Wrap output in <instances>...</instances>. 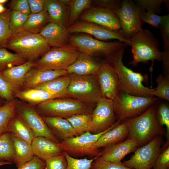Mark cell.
Wrapping results in <instances>:
<instances>
[{"instance_id": "53", "label": "cell", "mask_w": 169, "mask_h": 169, "mask_svg": "<svg viewBox=\"0 0 169 169\" xmlns=\"http://www.w3.org/2000/svg\"><path fill=\"white\" fill-rule=\"evenodd\" d=\"M45 0H28L31 13H40L44 10Z\"/></svg>"}, {"instance_id": "28", "label": "cell", "mask_w": 169, "mask_h": 169, "mask_svg": "<svg viewBox=\"0 0 169 169\" xmlns=\"http://www.w3.org/2000/svg\"><path fill=\"white\" fill-rule=\"evenodd\" d=\"M15 98L34 106L50 99L61 98L44 90L35 88L20 91L15 94Z\"/></svg>"}, {"instance_id": "43", "label": "cell", "mask_w": 169, "mask_h": 169, "mask_svg": "<svg viewBox=\"0 0 169 169\" xmlns=\"http://www.w3.org/2000/svg\"><path fill=\"white\" fill-rule=\"evenodd\" d=\"M91 169H134L125 165L120 161L113 162L101 160L96 157L92 162Z\"/></svg>"}, {"instance_id": "47", "label": "cell", "mask_w": 169, "mask_h": 169, "mask_svg": "<svg viewBox=\"0 0 169 169\" xmlns=\"http://www.w3.org/2000/svg\"><path fill=\"white\" fill-rule=\"evenodd\" d=\"M153 169H169V146L162 150L157 158Z\"/></svg>"}, {"instance_id": "23", "label": "cell", "mask_w": 169, "mask_h": 169, "mask_svg": "<svg viewBox=\"0 0 169 169\" xmlns=\"http://www.w3.org/2000/svg\"><path fill=\"white\" fill-rule=\"evenodd\" d=\"M44 10L47 12L51 22L67 29L69 6L62 4L58 0H45Z\"/></svg>"}, {"instance_id": "40", "label": "cell", "mask_w": 169, "mask_h": 169, "mask_svg": "<svg viewBox=\"0 0 169 169\" xmlns=\"http://www.w3.org/2000/svg\"><path fill=\"white\" fill-rule=\"evenodd\" d=\"M64 153L67 162V169H91L92 163L96 158L79 159L71 156L65 152Z\"/></svg>"}, {"instance_id": "41", "label": "cell", "mask_w": 169, "mask_h": 169, "mask_svg": "<svg viewBox=\"0 0 169 169\" xmlns=\"http://www.w3.org/2000/svg\"><path fill=\"white\" fill-rule=\"evenodd\" d=\"M156 117L159 125L161 127L166 126V129L167 140L166 144L169 143V106L166 103H162L157 109Z\"/></svg>"}, {"instance_id": "18", "label": "cell", "mask_w": 169, "mask_h": 169, "mask_svg": "<svg viewBox=\"0 0 169 169\" xmlns=\"http://www.w3.org/2000/svg\"><path fill=\"white\" fill-rule=\"evenodd\" d=\"M138 147L139 144L135 139L127 137L121 142L104 148L98 157L109 162H119L121 161L126 155L134 151Z\"/></svg>"}, {"instance_id": "5", "label": "cell", "mask_w": 169, "mask_h": 169, "mask_svg": "<svg viewBox=\"0 0 169 169\" xmlns=\"http://www.w3.org/2000/svg\"><path fill=\"white\" fill-rule=\"evenodd\" d=\"M96 105L70 97L50 99L35 106L42 117L58 116L66 118L79 114H91Z\"/></svg>"}, {"instance_id": "42", "label": "cell", "mask_w": 169, "mask_h": 169, "mask_svg": "<svg viewBox=\"0 0 169 169\" xmlns=\"http://www.w3.org/2000/svg\"><path fill=\"white\" fill-rule=\"evenodd\" d=\"M17 93L9 82L0 74V97L7 102H9L15 98Z\"/></svg>"}, {"instance_id": "58", "label": "cell", "mask_w": 169, "mask_h": 169, "mask_svg": "<svg viewBox=\"0 0 169 169\" xmlns=\"http://www.w3.org/2000/svg\"><path fill=\"white\" fill-rule=\"evenodd\" d=\"M8 0H0V4H3L8 2Z\"/></svg>"}, {"instance_id": "32", "label": "cell", "mask_w": 169, "mask_h": 169, "mask_svg": "<svg viewBox=\"0 0 169 169\" xmlns=\"http://www.w3.org/2000/svg\"><path fill=\"white\" fill-rule=\"evenodd\" d=\"M13 136L8 131L0 135V161L14 163Z\"/></svg>"}, {"instance_id": "19", "label": "cell", "mask_w": 169, "mask_h": 169, "mask_svg": "<svg viewBox=\"0 0 169 169\" xmlns=\"http://www.w3.org/2000/svg\"><path fill=\"white\" fill-rule=\"evenodd\" d=\"M67 74L65 70H44L33 68L26 74L21 90L35 88L55 78Z\"/></svg>"}, {"instance_id": "9", "label": "cell", "mask_w": 169, "mask_h": 169, "mask_svg": "<svg viewBox=\"0 0 169 169\" xmlns=\"http://www.w3.org/2000/svg\"><path fill=\"white\" fill-rule=\"evenodd\" d=\"M69 43L80 52L92 56H104L107 58L115 54L126 44L117 40L113 42L101 41L90 35L80 33L73 35L69 38Z\"/></svg>"}, {"instance_id": "11", "label": "cell", "mask_w": 169, "mask_h": 169, "mask_svg": "<svg viewBox=\"0 0 169 169\" xmlns=\"http://www.w3.org/2000/svg\"><path fill=\"white\" fill-rule=\"evenodd\" d=\"M146 11L130 0H123L120 7L114 11L119 19L124 37L129 40L142 28L141 14Z\"/></svg>"}, {"instance_id": "59", "label": "cell", "mask_w": 169, "mask_h": 169, "mask_svg": "<svg viewBox=\"0 0 169 169\" xmlns=\"http://www.w3.org/2000/svg\"><path fill=\"white\" fill-rule=\"evenodd\" d=\"M1 106V105H0V106Z\"/></svg>"}, {"instance_id": "10", "label": "cell", "mask_w": 169, "mask_h": 169, "mask_svg": "<svg viewBox=\"0 0 169 169\" xmlns=\"http://www.w3.org/2000/svg\"><path fill=\"white\" fill-rule=\"evenodd\" d=\"M80 53L69 44L54 47L34 61L33 68L44 70H65L75 61Z\"/></svg>"}, {"instance_id": "50", "label": "cell", "mask_w": 169, "mask_h": 169, "mask_svg": "<svg viewBox=\"0 0 169 169\" xmlns=\"http://www.w3.org/2000/svg\"><path fill=\"white\" fill-rule=\"evenodd\" d=\"M122 0H95L92 3L96 7L115 11L121 7Z\"/></svg>"}, {"instance_id": "30", "label": "cell", "mask_w": 169, "mask_h": 169, "mask_svg": "<svg viewBox=\"0 0 169 169\" xmlns=\"http://www.w3.org/2000/svg\"><path fill=\"white\" fill-rule=\"evenodd\" d=\"M70 81V77L68 74L43 83L35 89L44 90L60 98L67 97L66 91Z\"/></svg>"}, {"instance_id": "55", "label": "cell", "mask_w": 169, "mask_h": 169, "mask_svg": "<svg viewBox=\"0 0 169 169\" xmlns=\"http://www.w3.org/2000/svg\"><path fill=\"white\" fill-rule=\"evenodd\" d=\"M7 9L4 7L3 4H0V13L4 12Z\"/></svg>"}, {"instance_id": "26", "label": "cell", "mask_w": 169, "mask_h": 169, "mask_svg": "<svg viewBox=\"0 0 169 169\" xmlns=\"http://www.w3.org/2000/svg\"><path fill=\"white\" fill-rule=\"evenodd\" d=\"M129 130L125 120L103 134L95 143L96 148H104L121 142L127 137Z\"/></svg>"}, {"instance_id": "60", "label": "cell", "mask_w": 169, "mask_h": 169, "mask_svg": "<svg viewBox=\"0 0 169 169\" xmlns=\"http://www.w3.org/2000/svg\"><path fill=\"white\" fill-rule=\"evenodd\" d=\"M151 169H153V168H152Z\"/></svg>"}, {"instance_id": "33", "label": "cell", "mask_w": 169, "mask_h": 169, "mask_svg": "<svg viewBox=\"0 0 169 169\" xmlns=\"http://www.w3.org/2000/svg\"><path fill=\"white\" fill-rule=\"evenodd\" d=\"M19 101L15 98L0 106V135L6 131L8 122L16 113Z\"/></svg>"}, {"instance_id": "1", "label": "cell", "mask_w": 169, "mask_h": 169, "mask_svg": "<svg viewBox=\"0 0 169 169\" xmlns=\"http://www.w3.org/2000/svg\"><path fill=\"white\" fill-rule=\"evenodd\" d=\"M125 48H121L115 54L107 58L117 74L119 92L137 96H152L154 88L144 86L142 82L147 79L145 75L133 71L124 64L122 59Z\"/></svg>"}, {"instance_id": "2", "label": "cell", "mask_w": 169, "mask_h": 169, "mask_svg": "<svg viewBox=\"0 0 169 169\" xmlns=\"http://www.w3.org/2000/svg\"><path fill=\"white\" fill-rule=\"evenodd\" d=\"M156 111L157 108L153 105L140 115L124 120L129 130L127 137L135 139L139 147L165 134L164 129L158 123Z\"/></svg>"}, {"instance_id": "4", "label": "cell", "mask_w": 169, "mask_h": 169, "mask_svg": "<svg viewBox=\"0 0 169 169\" xmlns=\"http://www.w3.org/2000/svg\"><path fill=\"white\" fill-rule=\"evenodd\" d=\"M129 40L133 57L130 64L136 67L139 63L151 61L150 69L152 71L154 60L161 61L159 40L149 30L142 28Z\"/></svg>"}, {"instance_id": "48", "label": "cell", "mask_w": 169, "mask_h": 169, "mask_svg": "<svg viewBox=\"0 0 169 169\" xmlns=\"http://www.w3.org/2000/svg\"><path fill=\"white\" fill-rule=\"evenodd\" d=\"M141 17L144 23L146 22L156 28H159L162 16L151 12L145 11L142 13Z\"/></svg>"}, {"instance_id": "22", "label": "cell", "mask_w": 169, "mask_h": 169, "mask_svg": "<svg viewBox=\"0 0 169 169\" xmlns=\"http://www.w3.org/2000/svg\"><path fill=\"white\" fill-rule=\"evenodd\" d=\"M59 144L41 136L35 137L31 143L34 156L44 161L49 158L64 153Z\"/></svg>"}, {"instance_id": "46", "label": "cell", "mask_w": 169, "mask_h": 169, "mask_svg": "<svg viewBox=\"0 0 169 169\" xmlns=\"http://www.w3.org/2000/svg\"><path fill=\"white\" fill-rule=\"evenodd\" d=\"M159 28L162 38L164 49H169V14L162 16Z\"/></svg>"}, {"instance_id": "16", "label": "cell", "mask_w": 169, "mask_h": 169, "mask_svg": "<svg viewBox=\"0 0 169 169\" xmlns=\"http://www.w3.org/2000/svg\"><path fill=\"white\" fill-rule=\"evenodd\" d=\"M78 18L82 21L93 23L111 31L122 32L118 18L112 10L91 6L83 12Z\"/></svg>"}, {"instance_id": "14", "label": "cell", "mask_w": 169, "mask_h": 169, "mask_svg": "<svg viewBox=\"0 0 169 169\" xmlns=\"http://www.w3.org/2000/svg\"><path fill=\"white\" fill-rule=\"evenodd\" d=\"M16 113L31 129L35 137H44L56 143H59L60 141L52 132L35 106L25 102L19 101Z\"/></svg>"}, {"instance_id": "27", "label": "cell", "mask_w": 169, "mask_h": 169, "mask_svg": "<svg viewBox=\"0 0 169 169\" xmlns=\"http://www.w3.org/2000/svg\"><path fill=\"white\" fill-rule=\"evenodd\" d=\"M14 163L18 168L34 156L31 144L13 135Z\"/></svg>"}, {"instance_id": "54", "label": "cell", "mask_w": 169, "mask_h": 169, "mask_svg": "<svg viewBox=\"0 0 169 169\" xmlns=\"http://www.w3.org/2000/svg\"><path fill=\"white\" fill-rule=\"evenodd\" d=\"M58 1L64 5L69 6L71 0H58Z\"/></svg>"}, {"instance_id": "17", "label": "cell", "mask_w": 169, "mask_h": 169, "mask_svg": "<svg viewBox=\"0 0 169 169\" xmlns=\"http://www.w3.org/2000/svg\"><path fill=\"white\" fill-rule=\"evenodd\" d=\"M102 97L113 100L119 92L118 76L107 61H103L96 74Z\"/></svg>"}, {"instance_id": "44", "label": "cell", "mask_w": 169, "mask_h": 169, "mask_svg": "<svg viewBox=\"0 0 169 169\" xmlns=\"http://www.w3.org/2000/svg\"><path fill=\"white\" fill-rule=\"evenodd\" d=\"M45 161L44 169H67V162L64 153L49 158Z\"/></svg>"}, {"instance_id": "56", "label": "cell", "mask_w": 169, "mask_h": 169, "mask_svg": "<svg viewBox=\"0 0 169 169\" xmlns=\"http://www.w3.org/2000/svg\"><path fill=\"white\" fill-rule=\"evenodd\" d=\"M13 163L7 161H0V167L3 165H9Z\"/></svg>"}, {"instance_id": "20", "label": "cell", "mask_w": 169, "mask_h": 169, "mask_svg": "<svg viewBox=\"0 0 169 169\" xmlns=\"http://www.w3.org/2000/svg\"><path fill=\"white\" fill-rule=\"evenodd\" d=\"M103 62L97 60L91 56L82 53L66 69L68 74L80 76L95 75Z\"/></svg>"}, {"instance_id": "37", "label": "cell", "mask_w": 169, "mask_h": 169, "mask_svg": "<svg viewBox=\"0 0 169 169\" xmlns=\"http://www.w3.org/2000/svg\"><path fill=\"white\" fill-rule=\"evenodd\" d=\"M11 9H7L0 13V49L6 48L7 44L13 34L9 25V15Z\"/></svg>"}, {"instance_id": "34", "label": "cell", "mask_w": 169, "mask_h": 169, "mask_svg": "<svg viewBox=\"0 0 169 169\" xmlns=\"http://www.w3.org/2000/svg\"><path fill=\"white\" fill-rule=\"evenodd\" d=\"M27 61L19 55L9 52L5 48L0 49V72L12 66L23 64Z\"/></svg>"}, {"instance_id": "39", "label": "cell", "mask_w": 169, "mask_h": 169, "mask_svg": "<svg viewBox=\"0 0 169 169\" xmlns=\"http://www.w3.org/2000/svg\"><path fill=\"white\" fill-rule=\"evenodd\" d=\"M28 15L11 10L9 15V25L13 34L22 30Z\"/></svg>"}, {"instance_id": "7", "label": "cell", "mask_w": 169, "mask_h": 169, "mask_svg": "<svg viewBox=\"0 0 169 169\" xmlns=\"http://www.w3.org/2000/svg\"><path fill=\"white\" fill-rule=\"evenodd\" d=\"M158 99L154 96H137L119 92L113 100L116 121L121 122L140 115Z\"/></svg>"}, {"instance_id": "36", "label": "cell", "mask_w": 169, "mask_h": 169, "mask_svg": "<svg viewBox=\"0 0 169 169\" xmlns=\"http://www.w3.org/2000/svg\"><path fill=\"white\" fill-rule=\"evenodd\" d=\"M92 3L91 0H71L69 6L68 27L74 24L83 12L90 8Z\"/></svg>"}, {"instance_id": "12", "label": "cell", "mask_w": 169, "mask_h": 169, "mask_svg": "<svg viewBox=\"0 0 169 169\" xmlns=\"http://www.w3.org/2000/svg\"><path fill=\"white\" fill-rule=\"evenodd\" d=\"M162 136L156 137L149 142L138 147L128 160L122 163L134 169H151L161 150Z\"/></svg>"}, {"instance_id": "8", "label": "cell", "mask_w": 169, "mask_h": 169, "mask_svg": "<svg viewBox=\"0 0 169 169\" xmlns=\"http://www.w3.org/2000/svg\"><path fill=\"white\" fill-rule=\"evenodd\" d=\"M68 74L70 77V81L66 91L67 97L96 105L102 97L96 75Z\"/></svg>"}, {"instance_id": "38", "label": "cell", "mask_w": 169, "mask_h": 169, "mask_svg": "<svg viewBox=\"0 0 169 169\" xmlns=\"http://www.w3.org/2000/svg\"><path fill=\"white\" fill-rule=\"evenodd\" d=\"M157 86L152 92V96H156L169 101V78L160 74L156 79Z\"/></svg>"}, {"instance_id": "31", "label": "cell", "mask_w": 169, "mask_h": 169, "mask_svg": "<svg viewBox=\"0 0 169 169\" xmlns=\"http://www.w3.org/2000/svg\"><path fill=\"white\" fill-rule=\"evenodd\" d=\"M51 21L47 12L43 10L36 13H31L23 26L22 30L38 34Z\"/></svg>"}, {"instance_id": "52", "label": "cell", "mask_w": 169, "mask_h": 169, "mask_svg": "<svg viewBox=\"0 0 169 169\" xmlns=\"http://www.w3.org/2000/svg\"><path fill=\"white\" fill-rule=\"evenodd\" d=\"M163 71V75L169 78V49H164L161 52V61Z\"/></svg>"}, {"instance_id": "15", "label": "cell", "mask_w": 169, "mask_h": 169, "mask_svg": "<svg viewBox=\"0 0 169 169\" xmlns=\"http://www.w3.org/2000/svg\"><path fill=\"white\" fill-rule=\"evenodd\" d=\"M68 33H81L93 36L96 39L102 41L111 39L118 41L130 45L129 40L126 39L122 32L108 29L95 23L82 21L74 23L67 29Z\"/></svg>"}, {"instance_id": "49", "label": "cell", "mask_w": 169, "mask_h": 169, "mask_svg": "<svg viewBox=\"0 0 169 169\" xmlns=\"http://www.w3.org/2000/svg\"><path fill=\"white\" fill-rule=\"evenodd\" d=\"M9 6L11 10L27 15L31 13L28 0H11Z\"/></svg>"}, {"instance_id": "29", "label": "cell", "mask_w": 169, "mask_h": 169, "mask_svg": "<svg viewBox=\"0 0 169 169\" xmlns=\"http://www.w3.org/2000/svg\"><path fill=\"white\" fill-rule=\"evenodd\" d=\"M6 131L30 144L35 137L31 129L16 113L8 122Z\"/></svg>"}, {"instance_id": "51", "label": "cell", "mask_w": 169, "mask_h": 169, "mask_svg": "<svg viewBox=\"0 0 169 169\" xmlns=\"http://www.w3.org/2000/svg\"><path fill=\"white\" fill-rule=\"evenodd\" d=\"M45 162L35 156L29 161L18 167V169H44Z\"/></svg>"}, {"instance_id": "13", "label": "cell", "mask_w": 169, "mask_h": 169, "mask_svg": "<svg viewBox=\"0 0 169 169\" xmlns=\"http://www.w3.org/2000/svg\"><path fill=\"white\" fill-rule=\"evenodd\" d=\"M92 119L87 131L97 134L108 130L116 122L113 100L102 97L92 113Z\"/></svg>"}, {"instance_id": "3", "label": "cell", "mask_w": 169, "mask_h": 169, "mask_svg": "<svg viewBox=\"0 0 169 169\" xmlns=\"http://www.w3.org/2000/svg\"><path fill=\"white\" fill-rule=\"evenodd\" d=\"M5 48L14 51L27 61H35L50 47L39 34L22 30L13 34Z\"/></svg>"}, {"instance_id": "25", "label": "cell", "mask_w": 169, "mask_h": 169, "mask_svg": "<svg viewBox=\"0 0 169 169\" xmlns=\"http://www.w3.org/2000/svg\"><path fill=\"white\" fill-rule=\"evenodd\" d=\"M42 117L58 139H59L62 141L68 138L77 136L71 124L65 118L58 116Z\"/></svg>"}, {"instance_id": "24", "label": "cell", "mask_w": 169, "mask_h": 169, "mask_svg": "<svg viewBox=\"0 0 169 169\" xmlns=\"http://www.w3.org/2000/svg\"><path fill=\"white\" fill-rule=\"evenodd\" d=\"M34 61H27L24 63L13 66L0 72L17 93L21 90L27 73L33 67Z\"/></svg>"}, {"instance_id": "57", "label": "cell", "mask_w": 169, "mask_h": 169, "mask_svg": "<svg viewBox=\"0 0 169 169\" xmlns=\"http://www.w3.org/2000/svg\"><path fill=\"white\" fill-rule=\"evenodd\" d=\"M169 1L168 0H165V1L164 2V3L166 6V7L167 9H168L169 10Z\"/></svg>"}, {"instance_id": "21", "label": "cell", "mask_w": 169, "mask_h": 169, "mask_svg": "<svg viewBox=\"0 0 169 169\" xmlns=\"http://www.w3.org/2000/svg\"><path fill=\"white\" fill-rule=\"evenodd\" d=\"M38 34L50 47H59L69 44L67 29L54 23H48Z\"/></svg>"}, {"instance_id": "6", "label": "cell", "mask_w": 169, "mask_h": 169, "mask_svg": "<svg viewBox=\"0 0 169 169\" xmlns=\"http://www.w3.org/2000/svg\"><path fill=\"white\" fill-rule=\"evenodd\" d=\"M119 123L117 121L110 128L99 134H92L86 131L81 135L67 138L60 141L59 146L63 152L73 157L87 156L93 158L99 157L101 150L95 147V143L103 134Z\"/></svg>"}, {"instance_id": "45", "label": "cell", "mask_w": 169, "mask_h": 169, "mask_svg": "<svg viewBox=\"0 0 169 169\" xmlns=\"http://www.w3.org/2000/svg\"><path fill=\"white\" fill-rule=\"evenodd\" d=\"M165 0H136V4L146 11L151 12L155 13L161 12V5Z\"/></svg>"}, {"instance_id": "35", "label": "cell", "mask_w": 169, "mask_h": 169, "mask_svg": "<svg viewBox=\"0 0 169 169\" xmlns=\"http://www.w3.org/2000/svg\"><path fill=\"white\" fill-rule=\"evenodd\" d=\"M91 114H79L65 118L71 124L77 136L86 132L92 119Z\"/></svg>"}]
</instances>
